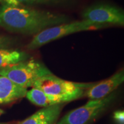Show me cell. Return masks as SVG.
Instances as JSON below:
<instances>
[{"instance_id":"cell-5","label":"cell","mask_w":124,"mask_h":124,"mask_svg":"<svg viewBox=\"0 0 124 124\" xmlns=\"http://www.w3.org/2000/svg\"><path fill=\"white\" fill-rule=\"evenodd\" d=\"M115 98L110 94L100 100H92L80 108L70 111L56 124H88L103 112Z\"/></svg>"},{"instance_id":"cell-8","label":"cell","mask_w":124,"mask_h":124,"mask_svg":"<svg viewBox=\"0 0 124 124\" xmlns=\"http://www.w3.org/2000/svg\"><path fill=\"white\" fill-rule=\"evenodd\" d=\"M27 90L0 75V104H7L25 97Z\"/></svg>"},{"instance_id":"cell-9","label":"cell","mask_w":124,"mask_h":124,"mask_svg":"<svg viewBox=\"0 0 124 124\" xmlns=\"http://www.w3.org/2000/svg\"><path fill=\"white\" fill-rule=\"evenodd\" d=\"M63 104L43 108L20 124H56L63 108Z\"/></svg>"},{"instance_id":"cell-10","label":"cell","mask_w":124,"mask_h":124,"mask_svg":"<svg viewBox=\"0 0 124 124\" xmlns=\"http://www.w3.org/2000/svg\"><path fill=\"white\" fill-rule=\"evenodd\" d=\"M28 55L23 51L0 49V69L10 67L28 59Z\"/></svg>"},{"instance_id":"cell-14","label":"cell","mask_w":124,"mask_h":124,"mask_svg":"<svg viewBox=\"0 0 124 124\" xmlns=\"http://www.w3.org/2000/svg\"><path fill=\"white\" fill-rule=\"evenodd\" d=\"M113 118L117 124H124V111L122 110H116L113 114Z\"/></svg>"},{"instance_id":"cell-15","label":"cell","mask_w":124,"mask_h":124,"mask_svg":"<svg viewBox=\"0 0 124 124\" xmlns=\"http://www.w3.org/2000/svg\"><path fill=\"white\" fill-rule=\"evenodd\" d=\"M0 3L1 5L14 6V7L21 5V4L16 0H0Z\"/></svg>"},{"instance_id":"cell-1","label":"cell","mask_w":124,"mask_h":124,"mask_svg":"<svg viewBox=\"0 0 124 124\" xmlns=\"http://www.w3.org/2000/svg\"><path fill=\"white\" fill-rule=\"evenodd\" d=\"M69 21V18L63 14L21 5L0 6V27L13 33L35 36Z\"/></svg>"},{"instance_id":"cell-16","label":"cell","mask_w":124,"mask_h":124,"mask_svg":"<svg viewBox=\"0 0 124 124\" xmlns=\"http://www.w3.org/2000/svg\"><path fill=\"white\" fill-rule=\"evenodd\" d=\"M3 113H4V111H3L2 109H1V108H0V116H1Z\"/></svg>"},{"instance_id":"cell-13","label":"cell","mask_w":124,"mask_h":124,"mask_svg":"<svg viewBox=\"0 0 124 124\" xmlns=\"http://www.w3.org/2000/svg\"><path fill=\"white\" fill-rule=\"evenodd\" d=\"M13 40L12 38L5 36H0V49H7L13 45Z\"/></svg>"},{"instance_id":"cell-17","label":"cell","mask_w":124,"mask_h":124,"mask_svg":"<svg viewBox=\"0 0 124 124\" xmlns=\"http://www.w3.org/2000/svg\"><path fill=\"white\" fill-rule=\"evenodd\" d=\"M0 124H6V123H0Z\"/></svg>"},{"instance_id":"cell-7","label":"cell","mask_w":124,"mask_h":124,"mask_svg":"<svg viewBox=\"0 0 124 124\" xmlns=\"http://www.w3.org/2000/svg\"><path fill=\"white\" fill-rule=\"evenodd\" d=\"M124 81V71L121 69L106 79L95 83L87 90L85 95L90 100L104 98L117 89Z\"/></svg>"},{"instance_id":"cell-3","label":"cell","mask_w":124,"mask_h":124,"mask_svg":"<svg viewBox=\"0 0 124 124\" xmlns=\"http://www.w3.org/2000/svg\"><path fill=\"white\" fill-rule=\"evenodd\" d=\"M108 26L109 25L97 24L84 20L58 25L44 29L34 36L28 44L27 48L29 50H35L51 41H55L66 36L83 31L98 30Z\"/></svg>"},{"instance_id":"cell-4","label":"cell","mask_w":124,"mask_h":124,"mask_svg":"<svg viewBox=\"0 0 124 124\" xmlns=\"http://www.w3.org/2000/svg\"><path fill=\"white\" fill-rule=\"evenodd\" d=\"M52 73L42 63L32 59L0 69V75L7 77L14 83L27 89L33 87L40 78Z\"/></svg>"},{"instance_id":"cell-6","label":"cell","mask_w":124,"mask_h":124,"mask_svg":"<svg viewBox=\"0 0 124 124\" xmlns=\"http://www.w3.org/2000/svg\"><path fill=\"white\" fill-rule=\"evenodd\" d=\"M84 20L108 25H124L123 9L108 3H97L86 8L82 12Z\"/></svg>"},{"instance_id":"cell-12","label":"cell","mask_w":124,"mask_h":124,"mask_svg":"<svg viewBox=\"0 0 124 124\" xmlns=\"http://www.w3.org/2000/svg\"><path fill=\"white\" fill-rule=\"evenodd\" d=\"M20 4L27 5H67L71 4L74 0H16Z\"/></svg>"},{"instance_id":"cell-2","label":"cell","mask_w":124,"mask_h":124,"mask_svg":"<svg viewBox=\"0 0 124 124\" xmlns=\"http://www.w3.org/2000/svg\"><path fill=\"white\" fill-rule=\"evenodd\" d=\"M95 83H83L65 80L53 74L43 77L34 83L33 87L58 99L61 103L77 100Z\"/></svg>"},{"instance_id":"cell-11","label":"cell","mask_w":124,"mask_h":124,"mask_svg":"<svg viewBox=\"0 0 124 124\" xmlns=\"http://www.w3.org/2000/svg\"><path fill=\"white\" fill-rule=\"evenodd\" d=\"M25 97L33 104L43 108L62 104L58 99L50 97L40 90L35 87L27 91Z\"/></svg>"}]
</instances>
